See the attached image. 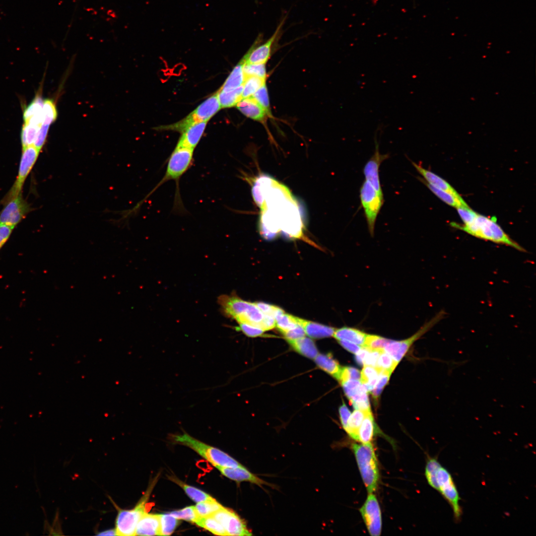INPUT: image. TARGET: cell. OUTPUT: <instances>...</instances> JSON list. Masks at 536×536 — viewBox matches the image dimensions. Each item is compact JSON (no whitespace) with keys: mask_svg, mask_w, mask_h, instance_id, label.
I'll use <instances>...</instances> for the list:
<instances>
[{"mask_svg":"<svg viewBox=\"0 0 536 536\" xmlns=\"http://www.w3.org/2000/svg\"><path fill=\"white\" fill-rule=\"evenodd\" d=\"M220 305L227 317L243 323L259 328L264 331L269 330L273 325L272 318L265 315L255 303L245 301L235 295H224Z\"/></svg>","mask_w":536,"mask_h":536,"instance_id":"6da1fadb","label":"cell"},{"mask_svg":"<svg viewBox=\"0 0 536 536\" xmlns=\"http://www.w3.org/2000/svg\"><path fill=\"white\" fill-rule=\"evenodd\" d=\"M451 225L477 238L509 246L521 252L526 251L503 231L495 217L489 218L477 214L473 221L469 224L461 225L451 222Z\"/></svg>","mask_w":536,"mask_h":536,"instance_id":"7a4b0ae2","label":"cell"},{"mask_svg":"<svg viewBox=\"0 0 536 536\" xmlns=\"http://www.w3.org/2000/svg\"><path fill=\"white\" fill-rule=\"evenodd\" d=\"M364 484L368 493L374 492L379 480L377 459L372 443L351 445Z\"/></svg>","mask_w":536,"mask_h":536,"instance_id":"3957f363","label":"cell"},{"mask_svg":"<svg viewBox=\"0 0 536 536\" xmlns=\"http://www.w3.org/2000/svg\"><path fill=\"white\" fill-rule=\"evenodd\" d=\"M174 440L191 448L215 467H243L242 465L224 452L206 445L186 433L175 436Z\"/></svg>","mask_w":536,"mask_h":536,"instance_id":"277c9868","label":"cell"},{"mask_svg":"<svg viewBox=\"0 0 536 536\" xmlns=\"http://www.w3.org/2000/svg\"><path fill=\"white\" fill-rule=\"evenodd\" d=\"M193 154L194 149L176 146L168 158L164 176L146 197L148 198L166 182L171 180L179 182L191 167L194 159Z\"/></svg>","mask_w":536,"mask_h":536,"instance_id":"5b68a950","label":"cell"},{"mask_svg":"<svg viewBox=\"0 0 536 536\" xmlns=\"http://www.w3.org/2000/svg\"><path fill=\"white\" fill-rule=\"evenodd\" d=\"M217 92L201 104L195 110L178 123L162 128L183 133L191 126L202 122H207L220 109Z\"/></svg>","mask_w":536,"mask_h":536,"instance_id":"8992f818","label":"cell"},{"mask_svg":"<svg viewBox=\"0 0 536 536\" xmlns=\"http://www.w3.org/2000/svg\"><path fill=\"white\" fill-rule=\"evenodd\" d=\"M152 489V485L134 508L131 510L118 509L116 519L117 536H134L137 524L145 511V504Z\"/></svg>","mask_w":536,"mask_h":536,"instance_id":"52a82bcc","label":"cell"},{"mask_svg":"<svg viewBox=\"0 0 536 536\" xmlns=\"http://www.w3.org/2000/svg\"><path fill=\"white\" fill-rule=\"evenodd\" d=\"M285 20V18H283L280 21L273 34L265 43L261 44L263 42V36L262 34L258 35L253 45L244 56L246 63L266 64L270 57L275 44L282 36Z\"/></svg>","mask_w":536,"mask_h":536,"instance_id":"ba28073f","label":"cell"},{"mask_svg":"<svg viewBox=\"0 0 536 536\" xmlns=\"http://www.w3.org/2000/svg\"><path fill=\"white\" fill-rule=\"evenodd\" d=\"M360 199L369 232L370 235L373 236L376 219L384 202L383 195L377 192L369 182L365 180L360 189Z\"/></svg>","mask_w":536,"mask_h":536,"instance_id":"9c48e42d","label":"cell"},{"mask_svg":"<svg viewBox=\"0 0 536 536\" xmlns=\"http://www.w3.org/2000/svg\"><path fill=\"white\" fill-rule=\"evenodd\" d=\"M437 482L438 491L451 506L454 520L456 523L460 522L463 514L460 505L461 498L451 473L442 466L437 471Z\"/></svg>","mask_w":536,"mask_h":536,"instance_id":"30bf717a","label":"cell"},{"mask_svg":"<svg viewBox=\"0 0 536 536\" xmlns=\"http://www.w3.org/2000/svg\"><path fill=\"white\" fill-rule=\"evenodd\" d=\"M40 151V150L34 145L28 146L22 149L16 180L3 200V203L21 193L24 183L35 164Z\"/></svg>","mask_w":536,"mask_h":536,"instance_id":"8fae6325","label":"cell"},{"mask_svg":"<svg viewBox=\"0 0 536 536\" xmlns=\"http://www.w3.org/2000/svg\"><path fill=\"white\" fill-rule=\"evenodd\" d=\"M0 213V223L14 228L31 210L21 194L3 203Z\"/></svg>","mask_w":536,"mask_h":536,"instance_id":"7c38bea8","label":"cell"},{"mask_svg":"<svg viewBox=\"0 0 536 536\" xmlns=\"http://www.w3.org/2000/svg\"><path fill=\"white\" fill-rule=\"evenodd\" d=\"M359 511L369 534L371 536H380L382 531L381 511L378 501L373 493H369Z\"/></svg>","mask_w":536,"mask_h":536,"instance_id":"4fadbf2b","label":"cell"},{"mask_svg":"<svg viewBox=\"0 0 536 536\" xmlns=\"http://www.w3.org/2000/svg\"><path fill=\"white\" fill-rule=\"evenodd\" d=\"M225 529L227 536H251L245 522L233 511L224 507L210 515Z\"/></svg>","mask_w":536,"mask_h":536,"instance_id":"5bb4252c","label":"cell"},{"mask_svg":"<svg viewBox=\"0 0 536 536\" xmlns=\"http://www.w3.org/2000/svg\"><path fill=\"white\" fill-rule=\"evenodd\" d=\"M440 320L439 316L436 315L412 336L401 341L391 340L384 347L385 351L388 353L395 361L398 363L399 362L413 342L429 331Z\"/></svg>","mask_w":536,"mask_h":536,"instance_id":"9a60e30c","label":"cell"},{"mask_svg":"<svg viewBox=\"0 0 536 536\" xmlns=\"http://www.w3.org/2000/svg\"><path fill=\"white\" fill-rule=\"evenodd\" d=\"M346 396L356 409L370 410L368 392L359 380H349L341 383Z\"/></svg>","mask_w":536,"mask_h":536,"instance_id":"2e32d148","label":"cell"},{"mask_svg":"<svg viewBox=\"0 0 536 536\" xmlns=\"http://www.w3.org/2000/svg\"><path fill=\"white\" fill-rule=\"evenodd\" d=\"M389 157V154L380 153L378 145L376 143L374 154L366 162L363 168L365 180L369 182L376 191L382 195H383V193L379 178V167L382 162Z\"/></svg>","mask_w":536,"mask_h":536,"instance_id":"e0dca14e","label":"cell"},{"mask_svg":"<svg viewBox=\"0 0 536 536\" xmlns=\"http://www.w3.org/2000/svg\"><path fill=\"white\" fill-rule=\"evenodd\" d=\"M215 468L218 469L223 475L238 482L248 481L254 483L261 487H263V485H265L271 486V485L269 483L252 473L243 466L237 468H228L216 466Z\"/></svg>","mask_w":536,"mask_h":536,"instance_id":"ac0fdd59","label":"cell"},{"mask_svg":"<svg viewBox=\"0 0 536 536\" xmlns=\"http://www.w3.org/2000/svg\"><path fill=\"white\" fill-rule=\"evenodd\" d=\"M134 536H160V514L145 512L137 524Z\"/></svg>","mask_w":536,"mask_h":536,"instance_id":"d6986e66","label":"cell"},{"mask_svg":"<svg viewBox=\"0 0 536 536\" xmlns=\"http://www.w3.org/2000/svg\"><path fill=\"white\" fill-rule=\"evenodd\" d=\"M236 106L243 115L255 121L263 122L268 116L266 111L252 96L242 98Z\"/></svg>","mask_w":536,"mask_h":536,"instance_id":"ffe728a7","label":"cell"},{"mask_svg":"<svg viewBox=\"0 0 536 536\" xmlns=\"http://www.w3.org/2000/svg\"><path fill=\"white\" fill-rule=\"evenodd\" d=\"M207 122L196 123L182 133L177 146L194 149L198 144L205 128Z\"/></svg>","mask_w":536,"mask_h":536,"instance_id":"44dd1931","label":"cell"},{"mask_svg":"<svg viewBox=\"0 0 536 536\" xmlns=\"http://www.w3.org/2000/svg\"><path fill=\"white\" fill-rule=\"evenodd\" d=\"M412 164L427 183L439 189L446 191L459 199H463L457 191L446 180L414 162H412Z\"/></svg>","mask_w":536,"mask_h":536,"instance_id":"7402d4cb","label":"cell"},{"mask_svg":"<svg viewBox=\"0 0 536 536\" xmlns=\"http://www.w3.org/2000/svg\"><path fill=\"white\" fill-rule=\"evenodd\" d=\"M297 323L303 329L306 335L314 338H322L333 336L335 329L315 322L296 317Z\"/></svg>","mask_w":536,"mask_h":536,"instance_id":"603a6c76","label":"cell"},{"mask_svg":"<svg viewBox=\"0 0 536 536\" xmlns=\"http://www.w3.org/2000/svg\"><path fill=\"white\" fill-rule=\"evenodd\" d=\"M245 63V59L243 57L234 67L229 76L219 90V91L223 92L229 91L243 85L245 81L243 73V67Z\"/></svg>","mask_w":536,"mask_h":536,"instance_id":"cb8c5ba5","label":"cell"},{"mask_svg":"<svg viewBox=\"0 0 536 536\" xmlns=\"http://www.w3.org/2000/svg\"><path fill=\"white\" fill-rule=\"evenodd\" d=\"M367 334L351 327H343L335 330L333 336L337 340H345L363 346Z\"/></svg>","mask_w":536,"mask_h":536,"instance_id":"d4e9b609","label":"cell"},{"mask_svg":"<svg viewBox=\"0 0 536 536\" xmlns=\"http://www.w3.org/2000/svg\"><path fill=\"white\" fill-rule=\"evenodd\" d=\"M287 340L295 350L306 357L314 359L319 354L315 343L310 338L303 336Z\"/></svg>","mask_w":536,"mask_h":536,"instance_id":"484cf974","label":"cell"},{"mask_svg":"<svg viewBox=\"0 0 536 536\" xmlns=\"http://www.w3.org/2000/svg\"><path fill=\"white\" fill-rule=\"evenodd\" d=\"M314 359L320 368L337 379L342 367L331 354H318Z\"/></svg>","mask_w":536,"mask_h":536,"instance_id":"4316f807","label":"cell"},{"mask_svg":"<svg viewBox=\"0 0 536 536\" xmlns=\"http://www.w3.org/2000/svg\"><path fill=\"white\" fill-rule=\"evenodd\" d=\"M375 423L371 410L368 411L359 429L357 441L362 444L370 443L375 431Z\"/></svg>","mask_w":536,"mask_h":536,"instance_id":"83f0119b","label":"cell"},{"mask_svg":"<svg viewBox=\"0 0 536 536\" xmlns=\"http://www.w3.org/2000/svg\"><path fill=\"white\" fill-rule=\"evenodd\" d=\"M419 179L421 182L423 183L434 194L448 205L456 208L461 205H468L463 199H459L446 191H444L433 186L425 181L423 178H419Z\"/></svg>","mask_w":536,"mask_h":536,"instance_id":"f1b7e54d","label":"cell"},{"mask_svg":"<svg viewBox=\"0 0 536 536\" xmlns=\"http://www.w3.org/2000/svg\"><path fill=\"white\" fill-rule=\"evenodd\" d=\"M369 410L356 409L350 414L345 431L354 440L357 441L359 429L367 412Z\"/></svg>","mask_w":536,"mask_h":536,"instance_id":"f546056e","label":"cell"},{"mask_svg":"<svg viewBox=\"0 0 536 536\" xmlns=\"http://www.w3.org/2000/svg\"><path fill=\"white\" fill-rule=\"evenodd\" d=\"M243 85L229 91H217L218 98L221 108H229L236 106L242 98Z\"/></svg>","mask_w":536,"mask_h":536,"instance_id":"4dcf8cb0","label":"cell"},{"mask_svg":"<svg viewBox=\"0 0 536 536\" xmlns=\"http://www.w3.org/2000/svg\"><path fill=\"white\" fill-rule=\"evenodd\" d=\"M380 372L377 368L370 366H365L362 369L360 381L368 392L374 389Z\"/></svg>","mask_w":536,"mask_h":536,"instance_id":"1f68e13d","label":"cell"},{"mask_svg":"<svg viewBox=\"0 0 536 536\" xmlns=\"http://www.w3.org/2000/svg\"><path fill=\"white\" fill-rule=\"evenodd\" d=\"M171 479L180 486L184 489L187 495L196 503L210 500L213 498L205 492L196 487L189 485L175 477H171Z\"/></svg>","mask_w":536,"mask_h":536,"instance_id":"d6a6232c","label":"cell"},{"mask_svg":"<svg viewBox=\"0 0 536 536\" xmlns=\"http://www.w3.org/2000/svg\"><path fill=\"white\" fill-rule=\"evenodd\" d=\"M441 466L437 458H429L426 462L425 475L429 485L436 490H438L437 482V473Z\"/></svg>","mask_w":536,"mask_h":536,"instance_id":"836d02e7","label":"cell"},{"mask_svg":"<svg viewBox=\"0 0 536 536\" xmlns=\"http://www.w3.org/2000/svg\"><path fill=\"white\" fill-rule=\"evenodd\" d=\"M195 523L199 526L208 530L214 535L227 536L223 527L210 516L199 518Z\"/></svg>","mask_w":536,"mask_h":536,"instance_id":"e575fe53","label":"cell"},{"mask_svg":"<svg viewBox=\"0 0 536 536\" xmlns=\"http://www.w3.org/2000/svg\"><path fill=\"white\" fill-rule=\"evenodd\" d=\"M195 508L197 515L201 518L209 516L223 508V506L213 498L197 503Z\"/></svg>","mask_w":536,"mask_h":536,"instance_id":"d590c367","label":"cell"},{"mask_svg":"<svg viewBox=\"0 0 536 536\" xmlns=\"http://www.w3.org/2000/svg\"><path fill=\"white\" fill-rule=\"evenodd\" d=\"M275 326L282 334L294 329L299 325L297 322L296 317L286 314L284 311L279 313L275 317Z\"/></svg>","mask_w":536,"mask_h":536,"instance_id":"8d00e7d4","label":"cell"},{"mask_svg":"<svg viewBox=\"0 0 536 536\" xmlns=\"http://www.w3.org/2000/svg\"><path fill=\"white\" fill-rule=\"evenodd\" d=\"M266 78L249 76L245 78L242 94V98L252 96L262 85L266 83Z\"/></svg>","mask_w":536,"mask_h":536,"instance_id":"74e56055","label":"cell"},{"mask_svg":"<svg viewBox=\"0 0 536 536\" xmlns=\"http://www.w3.org/2000/svg\"><path fill=\"white\" fill-rule=\"evenodd\" d=\"M40 127L29 123H24L21 132V142L22 149L33 145Z\"/></svg>","mask_w":536,"mask_h":536,"instance_id":"f35d334b","label":"cell"},{"mask_svg":"<svg viewBox=\"0 0 536 536\" xmlns=\"http://www.w3.org/2000/svg\"><path fill=\"white\" fill-rule=\"evenodd\" d=\"M43 125L50 126L55 121L57 117V111L54 101L50 99L44 100L42 110Z\"/></svg>","mask_w":536,"mask_h":536,"instance_id":"ab89813d","label":"cell"},{"mask_svg":"<svg viewBox=\"0 0 536 536\" xmlns=\"http://www.w3.org/2000/svg\"><path fill=\"white\" fill-rule=\"evenodd\" d=\"M160 536H169L174 531L179 521L169 513L160 514Z\"/></svg>","mask_w":536,"mask_h":536,"instance_id":"60d3db41","label":"cell"},{"mask_svg":"<svg viewBox=\"0 0 536 536\" xmlns=\"http://www.w3.org/2000/svg\"><path fill=\"white\" fill-rule=\"evenodd\" d=\"M44 100L41 96L38 95L25 108L23 112L24 123L27 122L32 116L42 112Z\"/></svg>","mask_w":536,"mask_h":536,"instance_id":"b9f144b4","label":"cell"},{"mask_svg":"<svg viewBox=\"0 0 536 536\" xmlns=\"http://www.w3.org/2000/svg\"><path fill=\"white\" fill-rule=\"evenodd\" d=\"M398 363L390 355L383 350L379 357L376 368L380 371H385L391 374Z\"/></svg>","mask_w":536,"mask_h":536,"instance_id":"7bdbcfd3","label":"cell"},{"mask_svg":"<svg viewBox=\"0 0 536 536\" xmlns=\"http://www.w3.org/2000/svg\"><path fill=\"white\" fill-rule=\"evenodd\" d=\"M266 111L268 116L271 115L266 83L259 88L252 96Z\"/></svg>","mask_w":536,"mask_h":536,"instance_id":"ee69618b","label":"cell"},{"mask_svg":"<svg viewBox=\"0 0 536 536\" xmlns=\"http://www.w3.org/2000/svg\"><path fill=\"white\" fill-rule=\"evenodd\" d=\"M243 73L245 79L249 76H257L266 78V64H252L245 63L243 67Z\"/></svg>","mask_w":536,"mask_h":536,"instance_id":"f6af8a7d","label":"cell"},{"mask_svg":"<svg viewBox=\"0 0 536 536\" xmlns=\"http://www.w3.org/2000/svg\"><path fill=\"white\" fill-rule=\"evenodd\" d=\"M391 340L374 335H367L363 346L370 349H384Z\"/></svg>","mask_w":536,"mask_h":536,"instance_id":"bcb514c9","label":"cell"},{"mask_svg":"<svg viewBox=\"0 0 536 536\" xmlns=\"http://www.w3.org/2000/svg\"><path fill=\"white\" fill-rule=\"evenodd\" d=\"M178 519L195 523L200 518L197 514L195 506L185 507L182 509L169 513Z\"/></svg>","mask_w":536,"mask_h":536,"instance_id":"7dc6e473","label":"cell"},{"mask_svg":"<svg viewBox=\"0 0 536 536\" xmlns=\"http://www.w3.org/2000/svg\"><path fill=\"white\" fill-rule=\"evenodd\" d=\"M391 374L385 371L380 372L376 383L372 390V396L375 401L378 400L385 386L388 384Z\"/></svg>","mask_w":536,"mask_h":536,"instance_id":"c3c4849f","label":"cell"},{"mask_svg":"<svg viewBox=\"0 0 536 536\" xmlns=\"http://www.w3.org/2000/svg\"><path fill=\"white\" fill-rule=\"evenodd\" d=\"M360 379V374L358 370L352 367H343L337 380L341 383L349 380Z\"/></svg>","mask_w":536,"mask_h":536,"instance_id":"681fc988","label":"cell"},{"mask_svg":"<svg viewBox=\"0 0 536 536\" xmlns=\"http://www.w3.org/2000/svg\"><path fill=\"white\" fill-rule=\"evenodd\" d=\"M456 208L464 225H468L472 222L478 214L471 209L468 205H461Z\"/></svg>","mask_w":536,"mask_h":536,"instance_id":"f907efd6","label":"cell"},{"mask_svg":"<svg viewBox=\"0 0 536 536\" xmlns=\"http://www.w3.org/2000/svg\"><path fill=\"white\" fill-rule=\"evenodd\" d=\"M255 304L265 315L271 316L274 319L279 313L283 311L278 307L263 302H255Z\"/></svg>","mask_w":536,"mask_h":536,"instance_id":"816d5d0a","label":"cell"},{"mask_svg":"<svg viewBox=\"0 0 536 536\" xmlns=\"http://www.w3.org/2000/svg\"><path fill=\"white\" fill-rule=\"evenodd\" d=\"M237 330L242 331L247 336L252 337L262 335L264 331L255 326L246 324L240 323Z\"/></svg>","mask_w":536,"mask_h":536,"instance_id":"f5cc1de1","label":"cell"},{"mask_svg":"<svg viewBox=\"0 0 536 536\" xmlns=\"http://www.w3.org/2000/svg\"><path fill=\"white\" fill-rule=\"evenodd\" d=\"M383 349H370L366 354L363 364L364 366H370L374 367H377L379 357Z\"/></svg>","mask_w":536,"mask_h":536,"instance_id":"db71d44e","label":"cell"},{"mask_svg":"<svg viewBox=\"0 0 536 536\" xmlns=\"http://www.w3.org/2000/svg\"><path fill=\"white\" fill-rule=\"evenodd\" d=\"M14 228L0 223V250L10 237Z\"/></svg>","mask_w":536,"mask_h":536,"instance_id":"11a10c76","label":"cell"},{"mask_svg":"<svg viewBox=\"0 0 536 536\" xmlns=\"http://www.w3.org/2000/svg\"><path fill=\"white\" fill-rule=\"evenodd\" d=\"M286 340L295 339L305 336V333L303 328L298 325L296 328L290 330L284 334Z\"/></svg>","mask_w":536,"mask_h":536,"instance_id":"9f6ffc18","label":"cell"},{"mask_svg":"<svg viewBox=\"0 0 536 536\" xmlns=\"http://www.w3.org/2000/svg\"><path fill=\"white\" fill-rule=\"evenodd\" d=\"M339 414L342 426L345 430L351 413L344 402L339 408Z\"/></svg>","mask_w":536,"mask_h":536,"instance_id":"6f0895ef","label":"cell"},{"mask_svg":"<svg viewBox=\"0 0 536 536\" xmlns=\"http://www.w3.org/2000/svg\"><path fill=\"white\" fill-rule=\"evenodd\" d=\"M338 341L343 347L352 353L356 354L361 348L360 346L347 340H339Z\"/></svg>","mask_w":536,"mask_h":536,"instance_id":"680465c9","label":"cell"},{"mask_svg":"<svg viewBox=\"0 0 536 536\" xmlns=\"http://www.w3.org/2000/svg\"><path fill=\"white\" fill-rule=\"evenodd\" d=\"M369 350L370 349L363 346V347H361L360 350L356 354L355 357V361L359 365H362L363 364L364 358Z\"/></svg>","mask_w":536,"mask_h":536,"instance_id":"91938a15","label":"cell"},{"mask_svg":"<svg viewBox=\"0 0 536 536\" xmlns=\"http://www.w3.org/2000/svg\"><path fill=\"white\" fill-rule=\"evenodd\" d=\"M97 535L98 536H117V533L115 529H109L99 533Z\"/></svg>","mask_w":536,"mask_h":536,"instance_id":"94428289","label":"cell"}]
</instances>
